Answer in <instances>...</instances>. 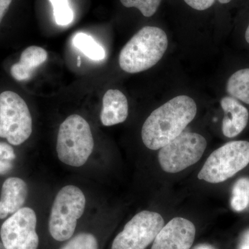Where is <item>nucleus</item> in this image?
Here are the masks:
<instances>
[{
  "mask_svg": "<svg viewBox=\"0 0 249 249\" xmlns=\"http://www.w3.org/2000/svg\"><path fill=\"white\" fill-rule=\"evenodd\" d=\"M197 111L193 98L176 96L152 111L142 131L144 145L152 150H160L178 137L195 119Z\"/></svg>",
  "mask_w": 249,
  "mask_h": 249,
  "instance_id": "1",
  "label": "nucleus"
},
{
  "mask_svg": "<svg viewBox=\"0 0 249 249\" xmlns=\"http://www.w3.org/2000/svg\"><path fill=\"white\" fill-rule=\"evenodd\" d=\"M168 45L164 31L157 27H142L121 50L119 65L127 73L145 71L160 61Z\"/></svg>",
  "mask_w": 249,
  "mask_h": 249,
  "instance_id": "2",
  "label": "nucleus"
},
{
  "mask_svg": "<svg viewBox=\"0 0 249 249\" xmlns=\"http://www.w3.org/2000/svg\"><path fill=\"white\" fill-rule=\"evenodd\" d=\"M94 142L89 124L82 116L73 114L59 127L56 150L65 164L80 167L92 153Z\"/></svg>",
  "mask_w": 249,
  "mask_h": 249,
  "instance_id": "3",
  "label": "nucleus"
},
{
  "mask_svg": "<svg viewBox=\"0 0 249 249\" xmlns=\"http://www.w3.org/2000/svg\"><path fill=\"white\" fill-rule=\"evenodd\" d=\"M84 193L75 186L63 187L54 199L49 220V231L54 240L64 242L71 238L77 221L84 213Z\"/></svg>",
  "mask_w": 249,
  "mask_h": 249,
  "instance_id": "4",
  "label": "nucleus"
},
{
  "mask_svg": "<svg viewBox=\"0 0 249 249\" xmlns=\"http://www.w3.org/2000/svg\"><path fill=\"white\" fill-rule=\"evenodd\" d=\"M249 164V142H227L211 153L198 174V178L211 183L224 182Z\"/></svg>",
  "mask_w": 249,
  "mask_h": 249,
  "instance_id": "5",
  "label": "nucleus"
},
{
  "mask_svg": "<svg viewBox=\"0 0 249 249\" xmlns=\"http://www.w3.org/2000/svg\"><path fill=\"white\" fill-rule=\"evenodd\" d=\"M32 133V117L27 103L18 93L0 94V137L11 145L25 142Z\"/></svg>",
  "mask_w": 249,
  "mask_h": 249,
  "instance_id": "6",
  "label": "nucleus"
},
{
  "mask_svg": "<svg viewBox=\"0 0 249 249\" xmlns=\"http://www.w3.org/2000/svg\"><path fill=\"white\" fill-rule=\"evenodd\" d=\"M206 147L207 142L201 134L182 132L160 149L159 163L165 173H179L197 163L204 155Z\"/></svg>",
  "mask_w": 249,
  "mask_h": 249,
  "instance_id": "7",
  "label": "nucleus"
},
{
  "mask_svg": "<svg viewBox=\"0 0 249 249\" xmlns=\"http://www.w3.org/2000/svg\"><path fill=\"white\" fill-rule=\"evenodd\" d=\"M163 227L164 219L158 213L142 211L125 224L111 249H145Z\"/></svg>",
  "mask_w": 249,
  "mask_h": 249,
  "instance_id": "8",
  "label": "nucleus"
},
{
  "mask_svg": "<svg viewBox=\"0 0 249 249\" xmlns=\"http://www.w3.org/2000/svg\"><path fill=\"white\" fill-rule=\"evenodd\" d=\"M36 224L35 211L22 208L3 223L0 230L1 242L6 249H37L39 237Z\"/></svg>",
  "mask_w": 249,
  "mask_h": 249,
  "instance_id": "9",
  "label": "nucleus"
},
{
  "mask_svg": "<svg viewBox=\"0 0 249 249\" xmlns=\"http://www.w3.org/2000/svg\"><path fill=\"white\" fill-rule=\"evenodd\" d=\"M194 224L183 217H175L162 228L151 249H190L194 243Z\"/></svg>",
  "mask_w": 249,
  "mask_h": 249,
  "instance_id": "10",
  "label": "nucleus"
},
{
  "mask_svg": "<svg viewBox=\"0 0 249 249\" xmlns=\"http://www.w3.org/2000/svg\"><path fill=\"white\" fill-rule=\"evenodd\" d=\"M221 106L224 111L222 121V132L228 138L237 137L248 124V109L238 100L232 96H225L221 100Z\"/></svg>",
  "mask_w": 249,
  "mask_h": 249,
  "instance_id": "11",
  "label": "nucleus"
},
{
  "mask_svg": "<svg viewBox=\"0 0 249 249\" xmlns=\"http://www.w3.org/2000/svg\"><path fill=\"white\" fill-rule=\"evenodd\" d=\"M28 196L27 183L22 178H7L1 187L0 219H3L22 209Z\"/></svg>",
  "mask_w": 249,
  "mask_h": 249,
  "instance_id": "12",
  "label": "nucleus"
},
{
  "mask_svg": "<svg viewBox=\"0 0 249 249\" xmlns=\"http://www.w3.org/2000/svg\"><path fill=\"white\" fill-rule=\"evenodd\" d=\"M128 116V102L124 93L118 89H109L103 98L101 121L103 125L122 124Z\"/></svg>",
  "mask_w": 249,
  "mask_h": 249,
  "instance_id": "13",
  "label": "nucleus"
},
{
  "mask_svg": "<svg viewBox=\"0 0 249 249\" xmlns=\"http://www.w3.org/2000/svg\"><path fill=\"white\" fill-rule=\"evenodd\" d=\"M47 57L45 49L36 46L28 47L21 54L19 61L11 67V76L18 81L30 79L34 70L43 64Z\"/></svg>",
  "mask_w": 249,
  "mask_h": 249,
  "instance_id": "14",
  "label": "nucleus"
},
{
  "mask_svg": "<svg viewBox=\"0 0 249 249\" xmlns=\"http://www.w3.org/2000/svg\"><path fill=\"white\" fill-rule=\"evenodd\" d=\"M227 91L232 97L249 105V69L235 72L228 80Z\"/></svg>",
  "mask_w": 249,
  "mask_h": 249,
  "instance_id": "15",
  "label": "nucleus"
},
{
  "mask_svg": "<svg viewBox=\"0 0 249 249\" xmlns=\"http://www.w3.org/2000/svg\"><path fill=\"white\" fill-rule=\"evenodd\" d=\"M73 45L80 51L85 56L95 61H100L106 58V51L91 36L78 33L72 40Z\"/></svg>",
  "mask_w": 249,
  "mask_h": 249,
  "instance_id": "16",
  "label": "nucleus"
},
{
  "mask_svg": "<svg viewBox=\"0 0 249 249\" xmlns=\"http://www.w3.org/2000/svg\"><path fill=\"white\" fill-rule=\"evenodd\" d=\"M232 209L236 212H241L249 205V178H241L234 185L232 191Z\"/></svg>",
  "mask_w": 249,
  "mask_h": 249,
  "instance_id": "17",
  "label": "nucleus"
},
{
  "mask_svg": "<svg viewBox=\"0 0 249 249\" xmlns=\"http://www.w3.org/2000/svg\"><path fill=\"white\" fill-rule=\"evenodd\" d=\"M53 8L54 18L57 24L67 26L73 19V11L68 0H49Z\"/></svg>",
  "mask_w": 249,
  "mask_h": 249,
  "instance_id": "18",
  "label": "nucleus"
},
{
  "mask_svg": "<svg viewBox=\"0 0 249 249\" xmlns=\"http://www.w3.org/2000/svg\"><path fill=\"white\" fill-rule=\"evenodd\" d=\"M127 8H137L145 17H151L157 12L162 0H120Z\"/></svg>",
  "mask_w": 249,
  "mask_h": 249,
  "instance_id": "19",
  "label": "nucleus"
},
{
  "mask_svg": "<svg viewBox=\"0 0 249 249\" xmlns=\"http://www.w3.org/2000/svg\"><path fill=\"white\" fill-rule=\"evenodd\" d=\"M60 249H98V245L96 237L92 234L81 232Z\"/></svg>",
  "mask_w": 249,
  "mask_h": 249,
  "instance_id": "20",
  "label": "nucleus"
},
{
  "mask_svg": "<svg viewBox=\"0 0 249 249\" xmlns=\"http://www.w3.org/2000/svg\"><path fill=\"white\" fill-rule=\"evenodd\" d=\"M16 155L13 147L4 142H0V160L14 161Z\"/></svg>",
  "mask_w": 249,
  "mask_h": 249,
  "instance_id": "21",
  "label": "nucleus"
},
{
  "mask_svg": "<svg viewBox=\"0 0 249 249\" xmlns=\"http://www.w3.org/2000/svg\"><path fill=\"white\" fill-rule=\"evenodd\" d=\"M188 6L196 11H205L214 4L215 0H183Z\"/></svg>",
  "mask_w": 249,
  "mask_h": 249,
  "instance_id": "22",
  "label": "nucleus"
},
{
  "mask_svg": "<svg viewBox=\"0 0 249 249\" xmlns=\"http://www.w3.org/2000/svg\"><path fill=\"white\" fill-rule=\"evenodd\" d=\"M13 168H14V165L11 160H0V175L9 173Z\"/></svg>",
  "mask_w": 249,
  "mask_h": 249,
  "instance_id": "23",
  "label": "nucleus"
},
{
  "mask_svg": "<svg viewBox=\"0 0 249 249\" xmlns=\"http://www.w3.org/2000/svg\"><path fill=\"white\" fill-rule=\"evenodd\" d=\"M12 0H0V23L7 12Z\"/></svg>",
  "mask_w": 249,
  "mask_h": 249,
  "instance_id": "24",
  "label": "nucleus"
},
{
  "mask_svg": "<svg viewBox=\"0 0 249 249\" xmlns=\"http://www.w3.org/2000/svg\"><path fill=\"white\" fill-rule=\"evenodd\" d=\"M240 249H249V232L246 234Z\"/></svg>",
  "mask_w": 249,
  "mask_h": 249,
  "instance_id": "25",
  "label": "nucleus"
},
{
  "mask_svg": "<svg viewBox=\"0 0 249 249\" xmlns=\"http://www.w3.org/2000/svg\"><path fill=\"white\" fill-rule=\"evenodd\" d=\"M245 39L246 41L249 44V24L248 27H247V31H246Z\"/></svg>",
  "mask_w": 249,
  "mask_h": 249,
  "instance_id": "26",
  "label": "nucleus"
},
{
  "mask_svg": "<svg viewBox=\"0 0 249 249\" xmlns=\"http://www.w3.org/2000/svg\"><path fill=\"white\" fill-rule=\"evenodd\" d=\"M219 1V2L220 3V4H228V3L230 2V1H231L232 0H218Z\"/></svg>",
  "mask_w": 249,
  "mask_h": 249,
  "instance_id": "27",
  "label": "nucleus"
},
{
  "mask_svg": "<svg viewBox=\"0 0 249 249\" xmlns=\"http://www.w3.org/2000/svg\"><path fill=\"white\" fill-rule=\"evenodd\" d=\"M0 249H6L1 242H0Z\"/></svg>",
  "mask_w": 249,
  "mask_h": 249,
  "instance_id": "28",
  "label": "nucleus"
},
{
  "mask_svg": "<svg viewBox=\"0 0 249 249\" xmlns=\"http://www.w3.org/2000/svg\"><path fill=\"white\" fill-rule=\"evenodd\" d=\"M78 67L80 66V57H78Z\"/></svg>",
  "mask_w": 249,
  "mask_h": 249,
  "instance_id": "29",
  "label": "nucleus"
},
{
  "mask_svg": "<svg viewBox=\"0 0 249 249\" xmlns=\"http://www.w3.org/2000/svg\"><path fill=\"white\" fill-rule=\"evenodd\" d=\"M199 249H211L210 248H208V247H201V248Z\"/></svg>",
  "mask_w": 249,
  "mask_h": 249,
  "instance_id": "30",
  "label": "nucleus"
}]
</instances>
